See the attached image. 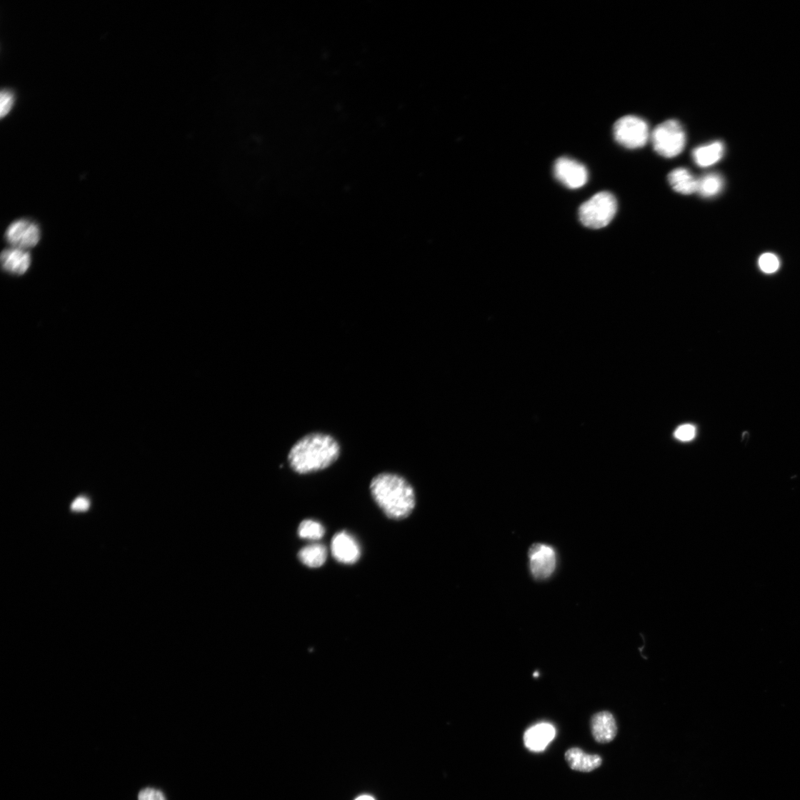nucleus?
Segmentation results:
<instances>
[{
	"label": "nucleus",
	"mask_w": 800,
	"mask_h": 800,
	"mask_svg": "<svg viewBox=\"0 0 800 800\" xmlns=\"http://www.w3.org/2000/svg\"><path fill=\"white\" fill-rule=\"evenodd\" d=\"M370 491L374 502L391 519H404L415 509L414 489L407 479L399 474H377L371 480Z\"/></svg>",
	"instance_id": "obj_1"
},
{
	"label": "nucleus",
	"mask_w": 800,
	"mask_h": 800,
	"mask_svg": "<svg viewBox=\"0 0 800 800\" xmlns=\"http://www.w3.org/2000/svg\"><path fill=\"white\" fill-rule=\"evenodd\" d=\"M340 446L336 439L324 433L307 434L291 448L289 462L291 469L300 474L322 471L337 460Z\"/></svg>",
	"instance_id": "obj_2"
},
{
	"label": "nucleus",
	"mask_w": 800,
	"mask_h": 800,
	"mask_svg": "<svg viewBox=\"0 0 800 800\" xmlns=\"http://www.w3.org/2000/svg\"><path fill=\"white\" fill-rule=\"evenodd\" d=\"M617 210L614 196L606 191L599 192L580 206L579 217L582 224L591 229L607 226L614 219Z\"/></svg>",
	"instance_id": "obj_3"
},
{
	"label": "nucleus",
	"mask_w": 800,
	"mask_h": 800,
	"mask_svg": "<svg viewBox=\"0 0 800 800\" xmlns=\"http://www.w3.org/2000/svg\"><path fill=\"white\" fill-rule=\"evenodd\" d=\"M655 151L666 158L681 154L686 144V134L676 120L671 119L657 126L651 135Z\"/></svg>",
	"instance_id": "obj_4"
},
{
	"label": "nucleus",
	"mask_w": 800,
	"mask_h": 800,
	"mask_svg": "<svg viewBox=\"0 0 800 800\" xmlns=\"http://www.w3.org/2000/svg\"><path fill=\"white\" fill-rule=\"evenodd\" d=\"M616 141L629 149H640L646 146L650 138L648 124L636 116H625L617 120L614 126Z\"/></svg>",
	"instance_id": "obj_5"
},
{
	"label": "nucleus",
	"mask_w": 800,
	"mask_h": 800,
	"mask_svg": "<svg viewBox=\"0 0 800 800\" xmlns=\"http://www.w3.org/2000/svg\"><path fill=\"white\" fill-rule=\"evenodd\" d=\"M7 242L14 248L27 250L35 247L41 239L39 226L29 219H19L6 230Z\"/></svg>",
	"instance_id": "obj_6"
},
{
	"label": "nucleus",
	"mask_w": 800,
	"mask_h": 800,
	"mask_svg": "<svg viewBox=\"0 0 800 800\" xmlns=\"http://www.w3.org/2000/svg\"><path fill=\"white\" fill-rule=\"evenodd\" d=\"M554 173L558 181L570 189L582 188L588 182L587 169L569 157L558 159L554 164Z\"/></svg>",
	"instance_id": "obj_7"
},
{
	"label": "nucleus",
	"mask_w": 800,
	"mask_h": 800,
	"mask_svg": "<svg viewBox=\"0 0 800 800\" xmlns=\"http://www.w3.org/2000/svg\"><path fill=\"white\" fill-rule=\"evenodd\" d=\"M530 569L536 579L550 577L556 569V556L554 549L548 545L536 544L529 551Z\"/></svg>",
	"instance_id": "obj_8"
},
{
	"label": "nucleus",
	"mask_w": 800,
	"mask_h": 800,
	"mask_svg": "<svg viewBox=\"0 0 800 800\" xmlns=\"http://www.w3.org/2000/svg\"><path fill=\"white\" fill-rule=\"evenodd\" d=\"M331 553L339 564L352 565L357 563L361 556V548L351 534L342 531L333 536Z\"/></svg>",
	"instance_id": "obj_9"
},
{
	"label": "nucleus",
	"mask_w": 800,
	"mask_h": 800,
	"mask_svg": "<svg viewBox=\"0 0 800 800\" xmlns=\"http://www.w3.org/2000/svg\"><path fill=\"white\" fill-rule=\"evenodd\" d=\"M556 736L555 727L549 723L538 724L529 728L524 734L526 747L531 751H544Z\"/></svg>",
	"instance_id": "obj_10"
},
{
	"label": "nucleus",
	"mask_w": 800,
	"mask_h": 800,
	"mask_svg": "<svg viewBox=\"0 0 800 800\" xmlns=\"http://www.w3.org/2000/svg\"><path fill=\"white\" fill-rule=\"evenodd\" d=\"M593 736L599 744H609L616 737L617 726L614 716L609 711L593 716L591 721Z\"/></svg>",
	"instance_id": "obj_11"
},
{
	"label": "nucleus",
	"mask_w": 800,
	"mask_h": 800,
	"mask_svg": "<svg viewBox=\"0 0 800 800\" xmlns=\"http://www.w3.org/2000/svg\"><path fill=\"white\" fill-rule=\"evenodd\" d=\"M31 255L27 250L11 248L3 251L1 264L4 270L13 275H23L31 266Z\"/></svg>",
	"instance_id": "obj_12"
},
{
	"label": "nucleus",
	"mask_w": 800,
	"mask_h": 800,
	"mask_svg": "<svg viewBox=\"0 0 800 800\" xmlns=\"http://www.w3.org/2000/svg\"><path fill=\"white\" fill-rule=\"evenodd\" d=\"M565 758L570 768L577 771L591 772L602 764L601 757L588 754L579 748L569 749Z\"/></svg>",
	"instance_id": "obj_13"
},
{
	"label": "nucleus",
	"mask_w": 800,
	"mask_h": 800,
	"mask_svg": "<svg viewBox=\"0 0 800 800\" xmlns=\"http://www.w3.org/2000/svg\"><path fill=\"white\" fill-rule=\"evenodd\" d=\"M725 154L722 142L715 141L696 148L692 153L694 163L699 167H709L717 164Z\"/></svg>",
	"instance_id": "obj_14"
},
{
	"label": "nucleus",
	"mask_w": 800,
	"mask_h": 800,
	"mask_svg": "<svg viewBox=\"0 0 800 800\" xmlns=\"http://www.w3.org/2000/svg\"><path fill=\"white\" fill-rule=\"evenodd\" d=\"M669 181L672 189L679 194L689 195L697 192L698 179L686 169L672 171L669 175Z\"/></svg>",
	"instance_id": "obj_15"
},
{
	"label": "nucleus",
	"mask_w": 800,
	"mask_h": 800,
	"mask_svg": "<svg viewBox=\"0 0 800 800\" xmlns=\"http://www.w3.org/2000/svg\"><path fill=\"white\" fill-rule=\"evenodd\" d=\"M327 556V548L319 544L309 545L298 553L300 562L311 569L323 566L326 562Z\"/></svg>",
	"instance_id": "obj_16"
},
{
	"label": "nucleus",
	"mask_w": 800,
	"mask_h": 800,
	"mask_svg": "<svg viewBox=\"0 0 800 800\" xmlns=\"http://www.w3.org/2000/svg\"><path fill=\"white\" fill-rule=\"evenodd\" d=\"M724 177L716 173H710L698 179L697 193L705 198L718 195L724 190Z\"/></svg>",
	"instance_id": "obj_17"
},
{
	"label": "nucleus",
	"mask_w": 800,
	"mask_h": 800,
	"mask_svg": "<svg viewBox=\"0 0 800 800\" xmlns=\"http://www.w3.org/2000/svg\"><path fill=\"white\" fill-rule=\"evenodd\" d=\"M298 535L301 539L310 540L321 539L325 534V527L320 523L313 519H305L299 524Z\"/></svg>",
	"instance_id": "obj_18"
},
{
	"label": "nucleus",
	"mask_w": 800,
	"mask_h": 800,
	"mask_svg": "<svg viewBox=\"0 0 800 800\" xmlns=\"http://www.w3.org/2000/svg\"><path fill=\"white\" fill-rule=\"evenodd\" d=\"M759 267L766 274H774L778 271L780 261L778 256L772 253H766L759 259Z\"/></svg>",
	"instance_id": "obj_19"
},
{
	"label": "nucleus",
	"mask_w": 800,
	"mask_h": 800,
	"mask_svg": "<svg viewBox=\"0 0 800 800\" xmlns=\"http://www.w3.org/2000/svg\"><path fill=\"white\" fill-rule=\"evenodd\" d=\"M14 103V96L9 90H3L0 94V115L4 118L12 109Z\"/></svg>",
	"instance_id": "obj_20"
},
{
	"label": "nucleus",
	"mask_w": 800,
	"mask_h": 800,
	"mask_svg": "<svg viewBox=\"0 0 800 800\" xmlns=\"http://www.w3.org/2000/svg\"><path fill=\"white\" fill-rule=\"evenodd\" d=\"M138 800H166V798L161 791L146 788L139 791Z\"/></svg>",
	"instance_id": "obj_21"
},
{
	"label": "nucleus",
	"mask_w": 800,
	"mask_h": 800,
	"mask_svg": "<svg viewBox=\"0 0 800 800\" xmlns=\"http://www.w3.org/2000/svg\"><path fill=\"white\" fill-rule=\"evenodd\" d=\"M696 434L695 428L691 425H684L675 431V437L681 441L687 442L693 439Z\"/></svg>",
	"instance_id": "obj_22"
},
{
	"label": "nucleus",
	"mask_w": 800,
	"mask_h": 800,
	"mask_svg": "<svg viewBox=\"0 0 800 800\" xmlns=\"http://www.w3.org/2000/svg\"><path fill=\"white\" fill-rule=\"evenodd\" d=\"M89 501L84 497H79L74 500L71 505V509L77 511H87L89 508Z\"/></svg>",
	"instance_id": "obj_23"
},
{
	"label": "nucleus",
	"mask_w": 800,
	"mask_h": 800,
	"mask_svg": "<svg viewBox=\"0 0 800 800\" xmlns=\"http://www.w3.org/2000/svg\"><path fill=\"white\" fill-rule=\"evenodd\" d=\"M355 800H374V799L369 795L360 796Z\"/></svg>",
	"instance_id": "obj_24"
},
{
	"label": "nucleus",
	"mask_w": 800,
	"mask_h": 800,
	"mask_svg": "<svg viewBox=\"0 0 800 800\" xmlns=\"http://www.w3.org/2000/svg\"><path fill=\"white\" fill-rule=\"evenodd\" d=\"M539 676V673L536 672V673L534 674V676Z\"/></svg>",
	"instance_id": "obj_25"
}]
</instances>
